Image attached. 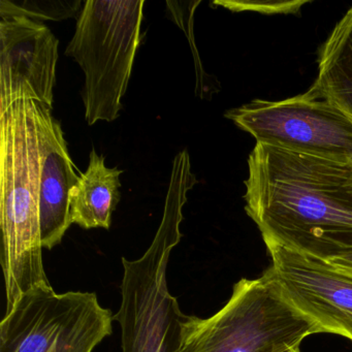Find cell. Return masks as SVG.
Returning a JSON list of instances; mask_svg holds the SVG:
<instances>
[{
  "mask_svg": "<svg viewBox=\"0 0 352 352\" xmlns=\"http://www.w3.org/2000/svg\"><path fill=\"white\" fill-rule=\"evenodd\" d=\"M245 186L265 244L327 261L352 252V160L256 143Z\"/></svg>",
  "mask_w": 352,
  "mask_h": 352,
  "instance_id": "1",
  "label": "cell"
},
{
  "mask_svg": "<svg viewBox=\"0 0 352 352\" xmlns=\"http://www.w3.org/2000/svg\"><path fill=\"white\" fill-rule=\"evenodd\" d=\"M41 148L34 102L0 113L1 265L7 311L28 290L49 285L40 226Z\"/></svg>",
  "mask_w": 352,
  "mask_h": 352,
  "instance_id": "2",
  "label": "cell"
},
{
  "mask_svg": "<svg viewBox=\"0 0 352 352\" xmlns=\"http://www.w3.org/2000/svg\"><path fill=\"white\" fill-rule=\"evenodd\" d=\"M187 150L173 162L164 216L153 242L141 258L122 257L121 306L114 319L121 327L123 352H177L185 315L170 294L166 271L173 249L180 243L183 207L197 184Z\"/></svg>",
  "mask_w": 352,
  "mask_h": 352,
  "instance_id": "3",
  "label": "cell"
},
{
  "mask_svg": "<svg viewBox=\"0 0 352 352\" xmlns=\"http://www.w3.org/2000/svg\"><path fill=\"white\" fill-rule=\"evenodd\" d=\"M320 333L318 325L282 294L269 270L241 279L213 316L187 315L177 352H282Z\"/></svg>",
  "mask_w": 352,
  "mask_h": 352,
  "instance_id": "4",
  "label": "cell"
},
{
  "mask_svg": "<svg viewBox=\"0 0 352 352\" xmlns=\"http://www.w3.org/2000/svg\"><path fill=\"white\" fill-rule=\"evenodd\" d=\"M144 5V0H88L79 12L65 55L85 75L82 98L88 125L112 122L122 110L142 42Z\"/></svg>",
  "mask_w": 352,
  "mask_h": 352,
  "instance_id": "5",
  "label": "cell"
},
{
  "mask_svg": "<svg viewBox=\"0 0 352 352\" xmlns=\"http://www.w3.org/2000/svg\"><path fill=\"white\" fill-rule=\"evenodd\" d=\"M114 320L94 292L57 294L51 284L22 294L0 323V352H92Z\"/></svg>",
  "mask_w": 352,
  "mask_h": 352,
  "instance_id": "6",
  "label": "cell"
},
{
  "mask_svg": "<svg viewBox=\"0 0 352 352\" xmlns=\"http://www.w3.org/2000/svg\"><path fill=\"white\" fill-rule=\"evenodd\" d=\"M226 117L256 143L352 160V121L313 86L283 100H253Z\"/></svg>",
  "mask_w": 352,
  "mask_h": 352,
  "instance_id": "7",
  "label": "cell"
},
{
  "mask_svg": "<svg viewBox=\"0 0 352 352\" xmlns=\"http://www.w3.org/2000/svg\"><path fill=\"white\" fill-rule=\"evenodd\" d=\"M269 272L286 300L318 325L352 341V273L327 259L267 243Z\"/></svg>",
  "mask_w": 352,
  "mask_h": 352,
  "instance_id": "8",
  "label": "cell"
},
{
  "mask_svg": "<svg viewBox=\"0 0 352 352\" xmlns=\"http://www.w3.org/2000/svg\"><path fill=\"white\" fill-rule=\"evenodd\" d=\"M58 46L43 22L0 17V113L22 100L52 110Z\"/></svg>",
  "mask_w": 352,
  "mask_h": 352,
  "instance_id": "9",
  "label": "cell"
},
{
  "mask_svg": "<svg viewBox=\"0 0 352 352\" xmlns=\"http://www.w3.org/2000/svg\"><path fill=\"white\" fill-rule=\"evenodd\" d=\"M36 104L41 148L40 226L43 248L60 244L71 226L69 193L80 175L69 155L60 122L51 109Z\"/></svg>",
  "mask_w": 352,
  "mask_h": 352,
  "instance_id": "10",
  "label": "cell"
},
{
  "mask_svg": "<svg viewBox=\"0 0 352 352\" xmlns=\"http://www.w3.org/2000/svg\"><path fill=\"white\" fill-rule=\"evenodd\" d=\"M118 168H108L104 155L90 152L89 164L69 193L72 223L85 230L104 228L112 223V214L120 201V175Z\"/></svg>",
  "mask_w": 352,
  "mask_h": 352,
  "instance_id": "11",
  "label": "cell"
},
{
  "mask_svg": "<svg viewBox=\"0 0 352 352\" xmlns=\"http://www.w3.org/2000/svg\"><path fill=\"white\" fill-rule=\"evenodd\" d=\"M352 121V8L323 45L313 84Z\"/></svg>",
  "mask_w": 352,
  "mask_h": 352,
  "instance_id": "12",
  "label": "cell"
},
{
  "mask_svg": "<svg viewBox=\"0 0 352 352\" xmlns=\"http://www.w3.org/2000/svg\"><path fill=\"white\" fill-rule=\"evenodd\" d=\"M83 5L80 0H1L0 17L21 16L41 21H60L75 16Z\"/></svg>",
  "mask_w": 352,
  "mask_h": 352,
  "instance_id": "13",
  "label": "cell"
},
{
  "mask_svg": "<svg viewBox=\"0 0 352 352\" xmlns=\"http://www.w3.org/2000/svg\"><path fill=\"white\" fill-rule=\"evenodd\" d=\"M309 1H230L216 0L214 5L221 6L232 12H256L261 14H296Z\"/></svg>",
  "mask_w": 352,
  "mask_h": 352,
  "instance_id": "14",
  "label": "cell"
},
{
  "mask_svg": "<svg viewBox=\"0 0 352 352\" xmlns=\"http://www.w3.org/2000/svg\"><path fill=\"white\" fill-rule=\"evenodd\" d=\"M329 261L337 267L352 273V252L346 253V254L336 257Z\"/></svg>",
  "mask_w": 352,
  "mask_h": 352,
  "instance_id": "15",
  "label": "cell"
},
{
  "mask_svg": "<svg viewBox=\"0 0 352 352\" xmlns=\"http://www.w3.org/2000/svg\"><path fill=\"white\" fill-rule=\"evenodd\" d=\"M282 352H300V346H296V347L288 348V349L283 350Z\"/></svg>",
  "mask_w": 352,
  "mask_h": 352,
  "instance_id": "16",
  "label": "cell"
}]
</instances>
